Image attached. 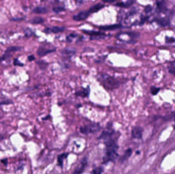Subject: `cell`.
Masks as SVG:
<instances>
[{
    "label": "cell",
    "instance_id": "obj_1",
    "mask_svg": "<svg viewBox=\"0 0 175 174\" xmlns=\"http://www.w3.org/2000/svg\"><path fill=\"white\" fill-rule=\"evenodd\" d=\"M115 134V132L106 134L101 138V140L105 141L106 145L105 154L103 158V162L105 163L114 161L118 156V147L117 143L116 138L114 136Z\"/></svg>",
    "mask_w": 175,
    "mask_h": 174
},
{
    "label": "cell",
    "instance_id": "obj_2",
    "mask_svg": "<svg viewBox=\"0 0 175 174\" xmlns=\"http://www.w3.org/2000/svg\"><path fill=\"white\" fill-rule=\"evenodd\" d=\"M98 79L106 89L113 90L116 89L120 85L119 81L106 74H101Z\"/></svg>",
    "mask_w": 175,
    "mask_h": 174
},
{
    "label": "cell",
    "instance_id": "obj_3",
    "mask_svg": "<svg viewBox=\"0 0 175 174\" xmlns=\"http://www.w3.org/2000/svg\"><path fill=\"white\" fill-rule=\"evenodd\" d=\"M55 51L56 48L54 47L51 46L50 45H42L39 47L36 53L39 57H43Z\"/></svg>",
    "mask_w": 175,
    "mask_h": 174
},
{
    "label": "cell",
    "instance_id": "obj_4",
    "mask_svg": "<svg viewBox=\"0 0 175 174\" xmlns=\"http://www.w3.org/2000/svg\"><path fill=\"white\" fill-rule=\"evenodd\" d=\"M100 126L96 124H92L89 125L82 127L80 128V131L83 134H89L96 132L99 131Z\"/></svg>",
    "mask_w": 175,
    "mask_h": 174
},
{
    "label": "cell",
    "instance_id": "obj_5",
    "mask_svg": "<svg viewBox=\"0 0 175 174\" xmlns=\"http://www.w3.org/2000/svg\"><path fill=\"white\" fill-rule=\"evenodd\" d=\"M85 33L90 35V39L92 40H98L104 39L108 36V35L101 32L94 31H83Z\"/></svg>",
    "mask_w": 175,
    "mask_h": 174
},
{
    "label": "cell",
    "instance_id": "obj_6",
    "mask_svg": "<svg viewBox=\"0 0 175 174\" xmlns=\"http://www.w3.org/2000/svg\"><path fill=\"white\" fill-rule=\"evenodd\" d=\"M143 132H144V129L141 127H134L132 130V136L135 139L140 140L142 137Z\"/></svg>",
    "mask_w": 175,
    "mask_h": 174
},
{
    "label": "cell",
    "instance_id": "obj_7",
    "mask_svg": "<svg viewBox=\"0 0 175 174\" xmlns=\"http://www.w3.org/2000/svg\"><path fill=\"white\" fill-rule=\"evenodd\" d=\"M153 20L161 27H166L168 26L171 23L170 20L168 17H156Z\"/></svg>",
    "mask_w": 175,
    "mask_h": 174
},
{
    "label": "cell",
    "instance_id": "obj_8",
    "mask_svg": "<svg viewBox=\"0 0 175 174\" xmlns=\"http://www.w3.org/2000/svg\"><path fill=\"white\" fill-rule=\"evenodd\" d=\"M90 14L89 11H82L78 15L73 16V19L76 21H83L86 20Z\"/></svg>",
    "mask_w": 175,
    "mask_h": 174
},
{
    "label": "cell",
    "instance_id": "obj_9",
    "mask_svg": "<svg viewBox=\"0 0 175 174\" xmlns=\"http://www.w3.org/2000/svg\"><path fill=\"white\" fill-rule=\"evenodd\" d=\"M60 53L64 57L70 58L76 53V50L70 47H66L60 51Z\"/></svg>",
    "mask_w": 175,
    "mask_h": 174
},
{
    "label": "cell",
    "instance_id": "obj_10",
    "mask_svg": "<svg viewBox=\"0 0 175 174\" xmlns=\"http://www.w3.org/2000/svg\"><path fill=\"white\" fill-rule=\"evenodd\" d=\"M157 10L159 13L167 14L168 13V10L167 4L165 1H157L156 2Z\"/></svg>",
    "mask_w": 175,
    "mask_h": 174
},
{
    "label": "cell",
    "instance_id": "obj_11",
    "mask_svg": "<svg viewBox=\"0 0 175 174\" xmlns=\"http://www.w3.org/2000/svg\"><path fill=\"white\" fill-rule=\"evenodd\" d=\"M65 30V28L63 27H59V26H54L52 28H46L44 29V32L46 33H58L62 32Z\"/></svg>",
    "mask_w": 175,
    "mask_h": 174
},
{
    "label": "cell",
    "instance_id": "obj_12",
    "mask_svg": "<svg viewBox=\"0 0 175 174\" xmlns=\"http://www.w3.org/2000/svg\"><path fill=\"white\" fill-rule=\"evenodd\" d=\"M87 164V160L86 158H84L83 159L79 165L77 167V168L75 170L74 174H81L85 170V167Z\"/></svg>",
    "mask_w": 175,
    "mask_h": 174
},
{
    "label": "cell",
    "instance_id": "obj_13",
    "mask_svg": "<svg viewBox=\"0 0 175 174\" xmlns=\"http://www.w3.org/2000/svg\"><path fill=\"white\" fill-rule=\"evenodd\" d=\"M90 92V87H88L86 88H83L75 92V95H76V96H80L82 98H86L89 96Z\"/></svg>",
    "mask_w": 175,
    "mask_h": 174
},
{
    "label": "cell",
    "instance_id": "obj_14",
    "mask_svg": "<svg viewBox=\"0 0 175 174\" xmlns=\"http://www.w3.org/2000/svg\"><path fill=\"white\" fill-rule=\"evenodd\" d=\"M122 27H123L121 25L114 24L111 25H108V26L107 25V26H101L99 27V29L102 30L111 31L121 29Z\"/></svg>",
    "mask_w": 175,
    "mask_h": 174
},
{
    "label": "cell",
    "instance_id": "obj_15",
    "mask_svg": "<svg viewBox=\"0 0 175 174\" xmlns=\"http://www.w3.org/2000/svg\"><path fill=\"white\" fill-rule=\"evenodd\" d=\"M104 7H105V5L101 4V3H98V4H96L92 6L89 9L88 11L90 13H95V12H97L99 10H101Z\"/></svg>",
    "mask_w": 175,
    "mask_h": 174
},
{
    "label": "cell",
    "instance_id": "obj_16",
    "mask_svg": "<svg viewBox=\"0 0 175 174\" xmlns=\"http://www.w3.org/2000/svg\"><path fill=\"white\" fill-rule=\"evenodd\" d=\"M134 3H135V1H127L125 2H118L115 4V6L120 7L121 8H129L130 6H132L133 4Z\"/></svg>",
    "mask_w": 175,
    "mask_h": 174
},
{
    "label": "cell",
    "instance_id": "obj_17",
    "mask_svg": "<svg viewBox=\"0 0 175 174\" xmlns=\"http://www.w3.org/2000/svg\"><path fill=\"white\" fill-rule=\"evenodd\" d=\"M48 9L44 6H37L34 8L32 10L33 13L36 14H45L47 12Z\"/></svg>",
    "mask_w": 175,
    "mask_h": 174
},
{
    "label": "cell",
    "instance_id": "obj_18",
    "mask_svg": "<svg viewBox=\"0 0 175 174\" xmlns=\"http://www.w3.org/2000/svg\"><path fill=\"white\" fill-rule=\"evenodd\" d=\"M45 20L43 18L39 16L33 17L29 20V23L33 25L41 24L44 23Z\"/></svg>",
    "mask_w": 175,
    "mask_h": 174
},
{
    "label": "cell",
    "instance_id": "obj_19",
    "mask_svg": "<svg viewBox=\"0 0 175 174\" xmlns=\"http://www.w3.org/2000/svg\"><path fill=\"white\" fill-rule=\"evenodd\" d=\"M22 47L20 46H11L9 47H7L5 52H7V53H14L16 52H20V51H22Z\"/></svg>",
    "mask_w": 175,
    "mask_h": 174
},
{
    "label": "cell",
    "instance_id": "obj_20",
    "mask_svg": "<svg viewBox=\"0 0 175 174\" xmlns=\"http://www.w3.org/2000/svg\"><path fill=\"white\" fill-rule=\"evenodd\" d=\"M68 154V153H63L60 154L58 157V161L59 165L62 167L63 164L64 160L67 157Z\"/></svg>",
    "mask_w": 175,
    "mask_h": 174
},
{
    "label": "cell",
    "instance_id": "obj_21",
    "mask_svg": "<svg viewBox=\"0 0 175 174\" xmlns=\"http://www.w3.org/2000/svg\"><path fill=\"white\" fill-rule=\"evenodd\" d=\"M25 35L27 38H30L35 35V32L30 28H26L24 29Z\"/></svg>",
    "mask_w": 175,
    "mask_h": 174
},
{
    "label": "cell",
    "instance_id": "obj_22",
    "mask_svg": "<svg viewBox=\"0 0 175 174\" xmlns=\"http://www.w3.org/2000/svg\"><path fill=\"white\" fill-rule=\"evenodd\" d=\"M132 154V150L131 149H129L128 150H126L125 152V154L124 156H122V161H124L125 160L128 159V158H129L131 156Z\"/></svg>",
    "mask_w": 175,
    "mask_h": 174
},
{
    "label": "cell",
    "instance_id": "obj_23",
    "mask_svg": "<svg viewBox=\"0 0 175 174\" xmlns=\"http://www.w3.org/2000/svg\"><path fill=\"white\" fill-rule=\"evenodd\" d=\"M137 12V8L134 7L131 9V10H130L128 12V13H126V19H128L130 17L134 16L135 14H136Z\"/></svg>",
    "mask_w": 175,
    "mask_h": 174
},
{
    "label": "cell",
    "instance_id": "obj_24",
    "mask_svg": "<svg viewBox=\"0 0 175 174\" xmlns=\"http://www.w3.org/2000/svg\"><path fill=\"white\" fill-rule=\"evenodd\" d=\"M36 63L39 65L40 69H45L48 65V63L44 60L37 61Z\"/></svg>",
    "mask_w": 175,
    "mask_h": 174
},
{
    "label": "cell",
    "instance_id": "obj_25",
    "mask_svg": "<svg viewBox=\"0 0 175 174\" xmlns=\"http://www.w3.org/2000/svg\"><path fill=\"white\" fill-rule=\"evenodd\" d=\"M160 88L157 87H154V86H152L150 88L151 94L153 96H156L157 95L158 92H159L160 91Z\"/></svg>",
    "mask_w": 175,
    "mask_h": 174
},
{
    "label": "cell",
    "instance_id": "obj_26",
    "mask_svg": "<svg viewBox=\"0 0 175 174\" xmlns=\"http://www.w3.org/2000/svg\"><path fill=\"white\" fill-rule=\"evenodd\" d=\"M103 169L102 167H97L94 168L91 174H102Z\"/></svg>",
    "mask_w": 175,
    "mask_h": 174
},
{
    "label": "cell",
    "instance_id": "obj_27",
    "mask_svg": "<svg viewBox=\"0 0 175 174\" xmlns=\"http://www.w3.org/2000/svg\"><path fill=\"white\" fill-rule=\"evenodd\" d=\"M13 64L15 66H20V67H23L25 65L24 64L22 63L20 60H19L17 58H15L13 59Z\"/></svg>",
    "mask_w": 175,
    "mask_h": 174
},
{
    "label": "cell",
    "instance_id": "obj_28",
    "mask_svg": "<svg viewBox=\"0 0 175 174\" xmlns=\"http://www.w3.org/2000/svg\"><path fill=\"white\" fill-rule=\"evenodd\" d=\"M53 11L55 13H59L60 12L65 11V8L63 6H58V7L53 8Z\"/></svg>",
    "mask_w": 175,
    "mask_h": 174
},
{
    "label": "cell",
    "instance_id": "obj_29",
    "mask_svg": "<svg viewBox=\"0 0 175 174\" xmlns=\"http://www.w3.org/2000/svg\"><path fill=\"white\" fill-rule=\"evenodd\" d=\"M165 42L167 43H173L175 42V38L173 37H169V36H165Z\"/></svg>",
    "mask_w": 175,
    "mask_h": 174
},
{
    "label": "cell",
    "instance_id": "obj_30",
    "mask_svg": "<svg viewBox=\"0 0 175 174\" xmlns=\"http://www.w3.org/2000/svg\"><path fill=\"white\" fill-rule=\"evenodd\" d=\"M76 35L75 34H74V33H72V34H70L68 35V36H67V42H72V40H73V38H76Z\"/></svg>",
    "mask_w": 175,
    "mask_h": 174
},
{
    "label": "cell",
    "instance_id": "obj_31",
    "mask_svg": "<svg viewBox=\"0 0 175 174\" xmlns=\"http://www.w3.org/2000/svg\"><path fill=\"white\" fill-rule=\"evenodd\" d=\"M153 10V8L151 5H148V6H146V7L145 8V9H144V11L145 12V13H149L150 12L152 11Z\"/></svg>",
    "mask_w": 175,
    "mask_h": 174
},
{
    "label": "cell",
    "instance_id": "obj_32",
    "mask_svg": "<svg viewBox=\"0 0 175 174\" xmlns=\"http://www.w3.org/2000/svg\"><path fill=\"white\" fill-rule=\"evenodd\" d=\"M168 72L169 73L173 74L175 76V67H168Z\"/></svg>",
    "mask_w": 175,
    "mask_h": 174
},
{
    "label": "cell",
    "instance_id": "obj_33",
    "mask_svg": "<svg viewBox=\"0 0 175 174\" xmlns=\"http://www.w3.org/2000/svg\"><path fill=\"white\" fill-rule=\"evenodd\" d=\"M35 56L33 55H29V56H28V60L29 61L31 62V61H32L35 60Z\"/></svg>",
    "mask_w": 175,
    "mask_h": 174
},
{
    "label": "cell",
    "instance_id": "obj_34",
    "mask_svg": "<svg viewBox=\"0 0 175 174\" xmlns=\"http://www.w3.org/2000/svg\"><path fill=\"white\" fill-rule=\"evenodd\" d=\"M1 162L3 163V164L6 166L8 163L7 159H4L1 160Z\"/></svg>",
    "mask_w": 175,
    "mask_h": 174
},
{
    "label": "cell",
    "instance_id": "obj_35",
    "mask_svg": "<svg viewBox=\"0 0 175 174\" xmlns=\"http://www.w3.org/2000/svg\"><path fill=\"white\" fill-rule=\"evenodd\" d=\"M23 20V18H13L11 20H12V21H17V20Z\"/></svg>",
    "mask_w": 175,
    "mask_h": 174
},
{
    "label": "cell",
    "instance_id": "obj_36",
    "mask_svg": "<svg viewBox=\"0 0 175 174\" xmlns=\"http://www.w3.org/2000/svg\"><path fill=\"white\" fill-rule=\"evenodd\" d=\"M174 129H175V125H174Z\"/></svg>",
    "mask_w": 175,
    "mask_h": 174
},
{
    "label": "cell",
    "instance_id": "obj_37",
    "mask_svg": "<svg viewBox=\"0 0 175 174\" xmlns=\"http://www.w3.org/2000/svg\"><path fill=\"white\" fill-rule=\"evenodd\" d=\"M0 106H1V104H0Z\"/></svg>",
    "mask_w": 175,
    "mask_h": 174
}]
</instances>
